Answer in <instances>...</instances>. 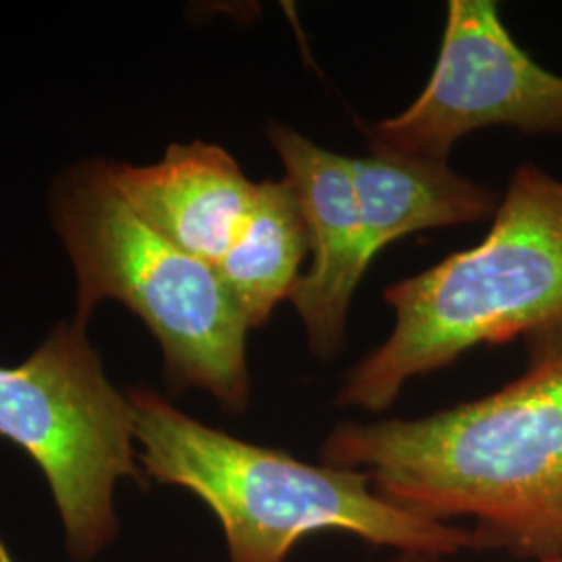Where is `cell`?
<instances>
[{
	"label": "cell",
	"mask_w": 562,
	"mask_h": 562,
	"mask_svg": "<svg viewBox=\"0 0 562 562\" xmlns=\"http://www.w3.org/2000/svg\"><path fill=\"white\" fill-rule=\"evenodd\" d=\"M527 346V369L503 387L417 419L338 423L319 459L413 515L467 527L477 550L562 561V336Z\"/></svg>",
	"instance_id": "obj_1"
},
{
	"label": "cell",
	"mask_w": 562,
	"mask_h": 562,
	"mask_svg": "<svg viewBox=\"0 0 562 562\" xmlns=\"http://www.w3.org/2000/svg\"><path fill=\"white\" fill-rule=\"evenodd\" d=\"M125 394L146 480L190 492L215 515L227 562H288L315 533H344L394 552L477 550L467 527L408 513L361 471L246 442L186 415L153 387Z\"/></svg>",
	"instance_id": "obj_2"
},
{
	"label": "cell",
	"mask_w": 562,
	"mask_h": 562,
	"mask_svg": "<svg viewBox=\"0 0 562 562\" xmlns=\"http://www.w3.org/2000/svg\"><path fill=\"white\" fill-rule=\"evenodd\" d=\"M390 336L362 357L336 404L383 413L404 387L480 346L562 336V180L522 162L477 246L383 292Z\"/></svg>",
	"instance_id": "obj_3"
},
{
	"label": "cell",
	"mask_w": 562,
	"mask_h": 562,
	"mask_svg": "<svg viewBox=\"0 0 562 562\" xmlns=\"http://www.w3.org/2000/svg\"><path fill=\"white\" fill-rule=\"evenodd\" d=\"M50 217L78 278L74 322L120 301L159 341L173 394L201 390L225 413L250 406L248 323L217 269L165 240L121 201L102 159L71 167L55 181Z\"/></svg>",
	"instance_id": "obj_4"
},
{
	"label": "cell",
	"mask_w": 562,
	"mask_h": 562,
	"mask_svg": "<svg viewBox=\"0 0 562 562\" xmlns=\"http://www.w3.org/2000/svg\"><path fill=\"white\" fill-rule=\"evenodd\" d=\"M0 438L38 464L69 559L97 561L120 536L117 485L148 480L130 398L109 382L86 325L59 323L21 364L0 367Z\"/></svg>",
	"instance_id": "obj_5"
},
{
	"label": "cell",
	"mask_w": 562,
	"mask_h": 562,
	"mask_svg": "<svg viewBox=\"0 0 562 562\" xmlns=\"http://www.w3.org/2000/svg\"><path fill=\"white\" fill-rule=\"evenodd\" d=\"M487 127L562 134V76L529 57L492 0H450L442 48L422 94L364 125L369 150L448 162L462 136Z\"/></svg>",
	"instance_id": "obj_6"
},
{
	"label": "cell",
	"mask_w": 562,
	"mask_h": 562,
	"mask_svg": "<svg viewBox=\"0 0 562 562\" xmlns=\"http://www.w3.org/2000/svg\"><path fill=\"white\" fill-rule=\"evenodd\" d=\"M267 138L292 183L306 225L311 267L290 302L301 317L317 361L336 359L346 346L350 304L371 265L350 157L331 153L294 127L271 121Z\"/></svg>",
	"instance_id": "obj_7"
},
{
	"label": "cell",
	"mask_w": 562,
	"mask_h": 562,
	"mask_svg": "<svg viewBox=\"0 0 562 562\" xmlns=\"http://www.w3.org/2000/svg\"><path fill=\"white\" fill-rule=\"evenodd\" d=\"M106 180L142 222L183 252L217 267L250 215L257 181L217 144H171L161 161H104Z\"/></svg>",
	"instance_id": "obj_8"
},
{
	"label": "cell",
	"mask_w": 562,
	"mask_h": 562,
	"mask_svg": "<svg viewBox=\"0 0 562 562\" xmlns=\"http://www.w3.org/2000/svg\"><path fill=\"white\" fill-rule=\"evenodd\" d=\"M350 165L371 259L408 234L480 223L498 209L492 188L448 162L369 150L367 157H350Z\"/></svg>",
	"instance_id": "obj_9"
},
{
	"label": "cell",
	"mask_w": 562,
	"mask_h": 562,
	"mask_svg": "<svg viewBox=\"0 0 562 562\" xmlns=\"http://www.w3.org/2000/svg\"><path fill=\"white\" fill-rule=\"evenodd\" d=\"M311 257L306 225L292 183L257 181V196L238 240L215 267L250 329L265 327L276 306L290 301Z\"/></svg>",
	"instance_id": "obj_10"
},
{
	"label": "cell",
	"mask_w": 562,
	"mask_h": 562,
	"mask_svg": "<svg viewBox=\"0 0 562 562\" xmlns=\"http://www.w3.org/2000/svg\"><path fill=\"white\" fill-rule=\"evenodd\" d=\"M452 557H438V554H422V552H396L387 562H450ZM562 562V561H550Z\"/></svg>",
	"instance_id": "obj_11"
},
{
	"label": "cell",
	"mask_w": 562,
	"mask_h": 562,
	"mask_svg": "<svg viewBox=\"0 0 562 562\" xmlns=\"http://www.w3.org/2000/svg\"><path fill=\"white\" fill-rule=\"evenodd\" d=\"M0 562H18L15 559H13V554H11L9 546H7V542H4L2 533H0Z\"/></svg>",
	"instance_id": "obj_12"
}]
</instances>
